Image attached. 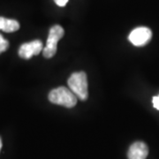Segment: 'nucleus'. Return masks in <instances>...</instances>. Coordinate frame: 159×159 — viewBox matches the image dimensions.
Returning a JSON list of instances; mask_svg holds the SVG:
<instances>
[{
	"mask_svg": "<svg viewBox=\"0 0 159 159\" xmlns=\"http://www.w3.org/2000/svg\"><path fill=\"white\" fill-rule=\"evenodd\" d=\"M68 87L80 100L85 101L88 99V78L84 72H78L72 74L68 79Z\"/></svg>",
	"mask_w": 159,
	"mask_h": 159,
	"instance_id": "2",
	"label": "nucleus"
},
{
	"mask_svg": "<svg viewBox=\"0 0 159 159\" xmlns=\"http://www.w3.org/2000/svg\"><path fill=\"white\" fill-rule=\"evenodd\" d=\"M152 102H153L154 107L159 111V96H157V97H154L153 101H152Z\"/></svg>",
	"mask_w": 159,
	"mask_h": 159,
	"instance_id": "9",
	"label": "nucleus"
},
{
	"mask_svg": "<svg viewBox=\"0 0 159 159\" xmlns=\"http://www.w3.org/2000/svg\"><path fill=\"white\" fill-rule=\"evenodd\" d=\"M9 47V43L0 34V53L6 51Z\"/></svg>",
	"mask_w": 159,
	"mask_h": 159,
	"instance_id": "8",
	"label": "nucleus"
},
{
	"mask_svg": "<svg viewBox=\"0 0 159 159\" xmlns=\"http://www.w3.org/2000/svg\"><path fill=\"white\" fill-rule=\"evenodd\" d=\"M49 100L52 103L63 105L66 108H73L77 103V97L66 87H58L52 89L49 94Z\"/></svg>",
	"mask_w": 159,
	"mask_h": 159,
	"instance_id": "1",
	"label": "nucleus"
},
{
	"mask_svg": "<svg viewBox=\"0 0 159 159\" xmlns=\"http://www.w3.org/2000/svg\"><path fill=\"white\" fill-rule=\"evenodd\" d=\"M20 29V24L15 20H10L4 17H0V30L6 33L15 32Z\"/></svg>",
	"mask_w": 159,
	"mask_h": 159,
	"instance_id": "7",
	"label": "nucleus"
},
{
	"mask_svg": "<svg viewBox=\"0 0 159 159\" xmlns=\"http://www.w3.org/2000/svg\"><path fill=\"white\" fill-rule=\"evenodd\" d=\"M64 34L65 31L59 25H55L50 29L46 46L43 49V54L46 58H51L56 54L57 43L64 36Z\"/></svg>",
	"mask_w": 159,
	"mask_h": 159,
	"instance_id": "3",
	"label": "nucleus"
},
{
	"mask_svg": "<svg viewBox=\"0 0 159 159\" xmlns=\"http://www.w3.org/2000/svg\"><path fill=\"white\" fill-rule=\"evenodd\" d=\"M1 148H2V141H1V138H0V150H1Z\"/></svg>",
	"mask_w": 159,
	"mask_h": 159,
	"instance_id": "11",
	"label": "nucleus"
},
{
	"mask_svg": "<svg viewBox=\"0 0 159 159\" xmlns=\"http://www.w3.org/2000/svg\"><path fill=\"white\" fill-rule=\"evenodd\" d=\"M43 49V43L40 40H34L29 43H23L19 49V56L24 59H29L33 56L38 55Z\"/></svg>",
	"mask_w": 159,
	"mask_h": 159,
	"instance_id": "5",
	"label": "nucleus"
},
{
	"mask_svg": "<svg viewBox=\"0 0 159 159\" xmlns=\"http://www.w3.org/2000/svg\"><path fill=\"white\" fill-rule=\"evenodd\" d=\"M152 37V32L151 30L145 27H140L134 29L129 34L128 39L134 46L146 45L148 42L151 40Z\"/></svg>",
	"mask_w": 159,
	"mask_h": 159,
	"instance_id": "4",
	"label": "nucleus"
},
{
	"mask_svg": "<svg viewBox=\"0 0 159 159\" xmlns=\"http://www.w3.org/2000/svg\"><path fill=\"white\" fill-rule=\"evenodd\" d=\"M148 155V146L142 142L133 143L128 149V159H146Z\"/></svg>",
	"mask_w": 159,
	"mask_h": 159,
	"instance_id": "6",
	"label": "nucleus"
},
{
	"mask_svg": "<svg viewBox=\"0 0 159 159\" xmlns=\"http://www.w3.org/2000/svg\"><path fill=\"white\" fill-rule=\"evenodd\" d=\"M54 2L56 3V5H57L58 6H65L66 4H67V2H68V0H54Z\"/></svg>",
	"mask_w": 159,
	"mask_h": 159,
	"instance_id": "10",
	"label": "nucleus"
}]
</instances>
